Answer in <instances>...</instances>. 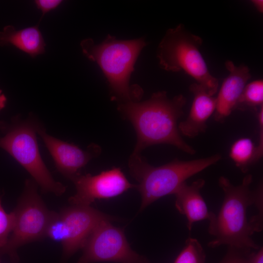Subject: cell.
Wrapping results in <instances>:
<instances>
[{
	"label": "cell",
	"mask_w": 263,
	"mask_h": 263,
	"mask_svg": "<svg viewBox=\"0 0 263 263\" xmlns=\"http://www.w3.org/2000/svg\"><path fill=\"white\" fill-rule=\"evenodd\" d=\"M186 97L178 94L169 98L165 91L154 93L143 102L120 103L118 110L133 126L137 136L132 153L140 154L152 145L166 144L193 155L196 150L182 137L178 121L184 114Z\"/></svg>",
	"instance_id": "6da1fadb"
},
{
	"label": "cell",
	"mask_w": 263,
	"mask_h": 263,
	"mask_svg": "<svg viewBox=\"0 0 263 263\" xmlns=\"http://www.w3.org/2000/svg\"><path fill=\"white\" fill-rule=\"evenodd\" d=\"M252 180V175L247 174L240 185L235 186L225 176L219 178L224 199L218 215L209 224L208 232L214 237L208 243L209 246L227 245L235 249H259L251 238L257 230L248 221L247 210L251 205H256L263 201V183L260 182L255 190H251Z\"/></svg>",
	"instance_id": "7a4b0ae2"
},
{
	"label": "cell",
	"mask_w": 263,
	"mask_h": 263,
	"mask_svg": "<svg viewBox=\"0 0 263 263\" xmlns=\"http://www.w3.org/2000/svg\"><path fill=\"white\" fill-rule=\"evenodd\" d=\"M221 159V154L217 153L191 160L175 159L154 167L149 164L141 154L132 153L128 165L131 175L138 182L135 188L141 196L140 210L164 196L174 194L187 179Z\"/></svg>",
	"instance_id": "3957f363"
},
{
	"label": "cell",
	"mask_w": 263,
	"mask_h": 263,
	"mask_svg": "<svg viewBox=\"0 0 263 263\" xmlns=\"http://www.w3.org/2000/svg\"><path fill=\"white\" fill-rule=\"evenodd\" d=\"M83 54L99 66L107 77L112 99L123 102L135 101L140 96L139 87L129 86L131 75L141 50L146 45L143 38L130 40H117L108 35L101 43L91 38L80 43Z\"/></svg>",
	"instance_id": "277c9868"
},
{
	"label": "cell",
	"mask_w": 263,
	"mask_h": 263,
	"mask_svg": "<svg viewBox=\"0 0 263 263\" xmlns=\"http://www.w3.org/2000/svg\"><path fill=\"white\" fill-rule=\"evenodd\" d=\"M201 37L192 34L182 24L167 30L160 42L157 57L160 67L172 72L183 71L214 95L218 90V79L209 71L200 51Z\"/></svg>",
	"instance_id": "5b68a950"
},
{
	"label": "cell",
	"mask_w": 263,
	"mask_h": 263,
	"mask_svg": "<svg viewBox=\"0 0 263 263\" xmlns=\"http://www.w3.org/2000/svg\"><path fill=\"white\" fill-rule=\"evenodd\" d=\"M13 211V228L0 254H8L15 259L19 247L46 237L48 228L57 212L48 209L38 192L36 183L30 179L26 181Z\"/></svg>",
	"instance_id": "8992f818"
},
{
	"label": "cell",
	"mask_w": 263,
	"mask_h": 263,
	"mask_svg": "<svg viewBox=\"0 0 263 263\" xmlns=\"http://www.w3.org/2000/svg\"><path fill=\"white\" fill-rule=\"evenodd\" d=\"M38 127L30 122L15 124L0 137V148L28 172L42 190L61 195L66 187L54 179L42 159L36 137Z\"/></svg>",
	"instance_id": "52a82bcc"
},
{
	"label": "cell",
	"mask_w": 263,
	"mask_h": 263,
	"mask_svg": "<svg viewBox=\"0 0 263 263\" xmlns=\"http://www.w3.org/2000/svg\"><path fill=\"white\" fill-rule=\"evenodd\" d=\"M113 218L91 206L65 207L51 223L46 237L61 243L65 258L82 249L88 237L103 221Z\"/></svg>",
	"instance_id": "ba28073f"
},
{
	"label": "cell",
	"mask_w": 263,
	"mask_h": 263,
	"mask_svg": "<svg viewBox=\"0 0 263 263\" xmlns=\"http://www.w3.org/2000/svg\"><path fill=\"white\" fill-rule=\"evenodd\" d=\"M111 221H103L92 232L78 263H149L145 257L131 248L123 230L113 225Z\"/></svg>",
	"instance_id": "9c48e42d"
},
{
	"label": "cell",
	"mask_w": 263,
	"mask_h": 263,
	"mask_svg": "<svg viewBox=\"0 0 263 263\" xmlns=\"http://www.w3.org/2000/svg\"><path fill=\"white\" fill-rule=\"evenodd\" d=\"M72 181L76 192L70 197L71 205L90 206L96 200L115 197L135 188L119 168L103 171L96 175L79 174Z\"/></svg>",
	"instance_id": "30bf717a"
},
{
	"label": "cell",
	"mask_w": 263,
	"mask_h": 263,
	"mask_svg": "<svg viewBox=\"0 0 263 263\" xmlns=\"http://www.w3.org/2000/svg\"><path fill=\"white\" fill-rule=\"evenodd\" d=\"M37 133L52 156L57 170L72 181L80 174L82 168L100 152V147L96 144H91L84 150L49 135L38 126Z\"/></svg>",
	"instance_id": "8fae6325"
},
{
	"label": "cell",
	"mask_w": 263,
	"mask_h": 263,
	"mask_svg": "<svg viewBox=\"0 0 263 263\" xmlns=\"http://www.w3.org/2000/svg\"><path fill=\"white\" fill-rule=\"evenodd\" d=\"M225 66L229 74L224 79L216 97L213 113L214 120L220 122H223L235 109L238 99L251 76L249 68L244 64L236 66L232 61L226 60Z\"/></svg>",
	"instance_id": "7c38bea8"
},
{
	"label": "cell",
	"mask_w": 263,
	"mask_h": 263,
	"mask_svg": "<svg viewBox=\"0 0 263 263\" xmlns=\"http://www.w3.org/2000/svg\"><path fill=\"white\" fill-rule=\"evenodd\" d=\"M189 89L193 95L192 103L187 118L178 124V129L181 134L194 138L206 131L207 121L216 109V97L196 82Z\"/></svg>",
	"instance_id": "4fadbf2b"
},
{
	"label": "cell",
	"mask_w": 263,
	"mask_h": 263,
	"mask_svg": "<svg viewBox=\"0 0 263 263\" xmlns=\"http://www.w3.org/2000/svg\"><path fill=\"white\" fill-rule=\"evenodd\" d=\"M205 184V181L202 178L190 185L185 182L174 194L175 207L180 214L186 216L189 230H191L194 223L205 220L210 223L215 217L216 215L208 210L200 192Z\"/></svg>",
	"instance_id": "5bb4252c"
},
{
	"label": "cell",
	"mask_w": 263,
	"mask_h": 263,
	"mask_svg": "<svg viewBox=\"0 0 263 263\" xmlns=\"http://www.w3.org/2000/svg\"><path fill=\"white\" fill-rule=\"evenodd\" d=\"M13 46L32 57L44 53L46 43L38 25L16 30L12 25L0 32V46Z\"/></svg>",
	"instance_id": "9a60e30c"
},
{
	"label": "cell",
	"mask_w": 263,
	"mask_h": 263,
	"mask_svg": "<svg viewBox=\"0 0 263 263\" xmlns=\"http://www.w3.org/2000/svg\"><path fill=\"white\" fill-rule=\"evenodd\" d=\"M229 156L236 166L244 173L260 160L256 146L247 137L239 138L232 144Z\"/></svg>",
	"instance_id": "2e32d148"
},
{
	"label": "cell",
	"mask_w": 263,
	"mask_h": 263,
	"mask_svg": "<svg viewBox=\"0 0 263 263\" xmlns=\"http://www.w3.org/2000/svg\"><path fill=\"white\" fill-rule=\"evenodd\" d=\"M263 106V80H255L244 87L235 109L245 111Z\"/></svg>",
	"instance_id": "e0dca14e"
},
{
	"label": "cell",
	"mask_w": 263,
	"mask_h": 263,
	"mask_svg": "<svg viewBox=\"0 0 263 263\" xmlns=\"http://www.w3.org/2000/svg\"><path fill=\"white\" fill-rule=\"evenodd\" d=\"M205 259L206 255L199 242L188 238L173 263H205Z\"/></svg>",
	"instance_id": "ac0fdd59"
},
{
	"label": "cell",
	"mask_w": 263,
	"mask_h": 263,
	"mask_svg": "<svg viewBox=\"0 0 263 263\" xmlns=\"http://www.w3.org/2000/svg\"><path fill=\"white\" fill-rule=\"evenodd\" d=\"M13 211L7 213L2 205L0 196V250L6 244L14 224Z\"/></svg>",
	"instance_id": "d6986e66"
},
{
	"label": "cell",
	"mask_w": 263,
	"mask_h": 263,
	"mask_svg": "<svg viewBox=\"0 0 263 263\" xmlns=\"http://www.w3.org/2000/svg\"><path fill=\"white\" fill-rule=\"evenodd\" d=\"M63 2L61 0H36L34 3L42 13V18L47 13L57 8Z\"/></svg>",
	"instance_id": "ffe728a7"
},
{
	"label": "cell",
	"mask_w": 263,
	"mask_h": 263,
	"mask_svg": "<svg viewBox=\"0 0 263 263\" xmlns=\"http://www.w3.org/2000/svg\"><path fill=\"white\" fill-rule=\"evenodd\" d=\"M259 127L258 144L257 147L258 156L261 159L263 155V106L260 107L257 114Z\"/></svg>",
	"instance_id": "44dd1931"
},
{
	"label": "cell",
	"mask_w": 263,
	"mask_h": 263,
	"mask_svg": "<svg viewBox=\"0 0 263 263\" xmlns=\"http://www.w3.org/2000/svg\"><path fill=\"white\" fill-rule=\"evenodd\" d=\"M221 263H248V261L239 255L234 248H231L230 251Z\"/></svg>",
	"instance_id": "7402d4cb"
},
{
	"label": "cell",
	"mask_w": 263,
	"mask_h": 263,
	"mask_svg": "<svg viewBox=\"0 0 263 263\" xmlns=\"http://www.w3.org/2000/svg\"><path fill=\"white\" fill-rule=\"evenodd\" d=\"M248 263H263V249L261 247L257 252L252 254L247 260Z\"/></svg>",
	"instance_id": "603a6c76"
},
{
	"label": "cell",
	"mask_w": 263,
	"mask_h": 263,
	"mask_svg": "<svg viewBox=\"0 0 263 263\" xmlns=\"http://www.w3.org/2000/svg\"><path fill=\"white\" fill-rule=\"evenodd\" d=\"M252 2L253 4L256 9L261 13H263V0H252Z\"/></svg>",
	"instance_id": "cb8c5ba5"
},
{
	"label": "cell",
	"mask_w": 263,
	"mask_h": 263,
	"mask_svg": "<svg viewBox=\"0 0 263 263\" xmlns=\"http://www.w3.org/2000/svg\"><path fill=\"white\" fill-rule=\"evenodd\" d=\"M7 98L2 91L0 90V111H1L6 106Z\"/></svg>",
	"instance_id": "d4e9b609"
}]
</instances>
